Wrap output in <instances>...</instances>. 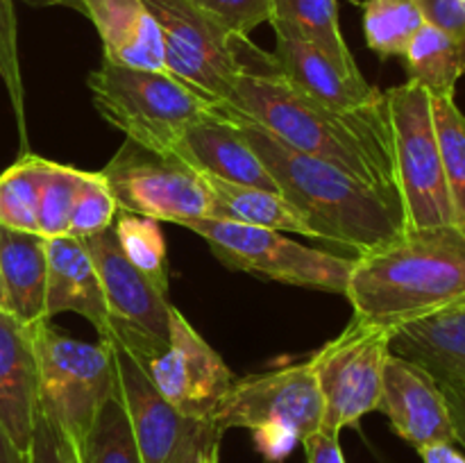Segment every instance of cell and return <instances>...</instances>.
<instances>
[{"label":"cell","mask_w":465,"mask_h":463,"mask_svg":"<svg viewBox=\"0 0 465 463\" xmlns=\"http://www.w3.org/2000/svg\"><path fill=\"white\" fill-rule=\"evenodd\" d=\"M241 68L227 104L289 148L334 163L359 182L400 195L386 94L371 107H327L291 84L250 39L241 41ZM402 200V198H400Z\"/></svg>","instance_id":"cell-1"},{"label":"cell","mask_w":465,"mask_h":463,"mask_svg":"<svg viewBox=\"0 0 465 463\" xmlns=\"http://www.w3.org/2000/svg\"><path fill=\"white\" fill-rule=\"evenodd\" d=\"M223 112L268 168L282 198L312 227L313 239L345 245L359 257L407 230L400 195L384 193L334 163L289 148L230 104H223Z\"/></svg>","instance_id":"cell-2"},{"label":"cell","mask_w":465,"mask_h":463,"mask_svg":"<svg viewBox=\"0 0 465 463\" xmlns=\"http://www.w3.org/2000/svg\"><path fill=\"white\" fill-rule=\"evenodd\" d=\"M345 298L366 325L416 322L465 300V230H404L398 239L354 257Z\"/></svg>","instance_id":"cell-3"},{"label":"cell","mask_w":465,"mask_h":463,"mask_svg":"<svg viewBox=\"0 0 465 463\" xmlns=\"http://www.w3.org/2000/svg\"><path fill=\"white\" fill-rule=\"evenodd\" d=\"M86 82L100 116L154 153L171 154L184 132L221 104L166 71L103 62Z\"/></svg>","instance_id":"cell-4"},{"label":"cell","mask_w":465,"mask_h":463,"mask_svg":"<svg viewBox=\"0 0 465 463\" xmlns=\"http://www.w3.org/2000/svg\"><path fill=\"white\" fill-rule=\"evenodd\" d=\"M212 422L221 431H254L259 452L268 461H282L298 440L302 443L322 425V398L312 361L234 379Z\"/></svg>","instance_id":"cell-5"},{"label":"cell","mask_w":465,"mask_h":463,"mask_svg":"<svg viewBox=\"0 0 465 463\" xmlns=\"http://www.w3.org/2000/svg\"><path fill=\"white\" fill-rule=\"evenodd\" d=\"M30 327L39 366V409L77 449L98 409L121 390L114 348L104 340L73 339L50 320Z\"/></svg>","instance_id":"cell-6"},{"label":"cell","mask_w":465,"mask_h":463,"mask_svg":"<svg viewBox=\"0 0 465 463\" xmlns=\"http://www.w3.org/2000/svg\"><path fill=\"white\" fill-rule=\"evenodd\" d=\"M386 104L407 230L457 225L440 162L431 95L407 80L386 91Z\"/></svg>","instance_id":"cell-7"},{"label":"cell","mask_w":465,"mask_h":463,"mask_svg":"<svg viewBox=\"0 0 465 463\" xmlns=\"http://www.w3.org/2000/svg\"><path fill=\"white\" fill-rule=\"evenodd\" d=\"M182 227L203 236L218 261L232 271L254 272L291 286L330 293H345L348 289L354 259L307 248L286 239L282 232L221 218H198Z\"/></svg>","instance_id":"cell-8"},{"label":"cell","mask_w":465,"mask_h":463,"mask_svg":"<svg viewBox=\"0 0 465 463\" xmlns=\"http://www.w3.org/2000/svg\"><path fill=\"white\" fill-rule=\"evenodd\" d=\"M103 284L109 313V345H118L141 368L166 350L171 340L168 293L159 291L139 268L132 266L118 245L114 230L82 239Z\"/></svg>","instance_id":"cell-9"},{"label":"cell","mask_w":465,"mask_h":463,"mask_svg":"<svg viewBox=\"0 0 465 463\" xmlns=\"http://www.w3.org/2000/svg\"><path fill=\"white\" fill-rule=\"evenodd\" d=\"M100 175L123 212L177 225L213 213L212 195L193 168L136 141L127 139Z\"/></svg>","instance_id":"cell-10"},{"label":"cell","mask_w":465,"mask_h":463,"mask_svg":"<svg viewBox=\"0 0 465 463\" xmlns=\"http://www.w3.org/2000/svg\"><path fill=\"white\" fill-rule=\"evenodd\" d=\"M391 334V330L352 318L343 334L309 359L322 398L321 429L341 434L377 411Z\"/></svg>","instance_id":"cell-11"},{"label":"cell","mask_w":465,"mask_h":463,"mask_svg":"<svg viewBox=\"0 0 465 463\" xmlns=\"http://www.w3.org/2000/svg\"><path fill=\"white\" fill-rule=\"evenodd\" d=\"M163 36L166 73L207 98L227 104L241 68L239 48L245 36L195 7L189 0H143Z\"/></svg>","instance_id":"cell-12"},{"label":"cell","mask_w":465,"mask_h":463,"mask_svg":"<svg viewBox=\"0 0 465 463\" xmlns=\"http://www.w3.org/2000/svg\"><path fill=\"white\" fill-rule=\"evenodd\" d=\"M121 398L143 463H200L218 454L223 431L212 420L177 411L132 354L112 345Z\"/></svg>","instance_id":"cell-13"},{"label":"cell","mask_w":465,"mask_h":463,"mask_svg":"<svg viewBox=\"0 0 465 463\" xmlns=\"http://www.w3.org/2000/svg\"><path fill=\"white\" fill-rule=\"evenodd\" d=\"M154 389L184 416L212 420L234 375L221 354L191 327L177 307L171 309V340L143 366Z\"/></svg>","instance_id":"cell-14"},{"label":"cell","mask_w":465,"mask_h":463,"mask_svg":"<svg viewBox=\"0 0 465 463\" xmlns=\"http://www.w3.org/2000/svg\"><path fill=\"white\" fill-rule=\"evenodd\" d=\"M377 411L384 413L395 434L416 449L457 443V429L440 384L425 368L398 354H389L384 363Z\"/></svg>","instance_id":"cell-15"},{"label":"cell","mask_w":465,"mask_h":463,"mask_svg":"<svg viewBox=\"0 0 465 463\" xmlns=\"http://www.w3.org/2000/svg\"><path fill=\"white\" fill-rule=\"evenodd\" d=\"M171 154L180 157L200 175L280 193L268 168L241 136L239 127L223 112V104L203 121L193 123Z\"/></svg>","instance_id":"cell-16"},{"label":"cell","mask_w":465,"mask_h":463,"mask_svg":"<svg viewBox=\"0 0 465 463\" xmlns=\"http://www.w3.org/2000/svg\"><path fill=\"white\" fill-rule=\"evenodd\" d=\"M39 411V366L32 327L0 309V422L21 452H30Z\"/></svg>","instance_id":"cell-17"},{"label":"cell","mask_w":465,"mask_h":463,"mask_svg":"<svg viewBox=\"0 0 465 463\" xmlns=\"http://www.w3.org/2000/svg\"><path fill=\"white\" fill-rule=\"evenodd\" d=\"M45 252H48V289H45L48 320L62 311H75L95 327L100 340L109 343L112 330H109L103 284L82 239L54 236L45 241Z\"/></svg>","instance_id":"cell-18"},{"label":"cell","mask_w":465,"mask_h":463,"mask_svg":"<svg viewBox=\"0 0 465 463\" xmlns=\"http://www.w3.org/2000/svg\"><path fill=\"white\" fill-rule=\"evenodd\" d=\"M82 14L98 30L104 50L103 62L166 71L162 27L143 0H84Z\"/></svg>","instance_id":"cell-19"},{"label":"cell","mask_w":465,"mask_h":463,"mask_svg":"<svg viewBox=\"0 0 465 463\" xmlns=\"http://www.w3.org/2000/svg\"><path fill=\"white\" fill-rule=\"evenodd\" d=\"M275 66L291 84L316 98L327 107L352 109L371 107L384 98L380 89L371 86L361 73H345L316 45L289 34H277Z\"/></svg>","instance_id":"cell-20"},{"label":"cell","mask_w":465,"mask_h":463,"mask_svg":"<svg viewBox=\"0 0 465 463\" xmlns=\"http://www.w3.org/2000/svg\"><path fill=\"white\" fill-rule=\"evenodd\" d=\"M391 354L425 368L439 384L465 389V300L398 327Z\"/></svg>","instance_id":"cell-21"},{"label":"cell","mask_w":465,"mask_h":463,"mask_svg":"<svg viewBox=\"0 0 465 463\" xmlns=\"http://www.w3.org/2000/svg\"><path fill=\"white\" fill-rule=\"evenodd\" d=\"M45 236L0 227V275L5 286V311L25 325L48 320V252Z\"/></svg>","instance_id":"cell-22"},{"label":"cell","mask_w":465,"mask_h":463,"mask_svg":"<svg viewBox=\"0 0 465 463\" xmlns=\"http://www.w3.org/2000/svg\"><path fill=\"white\" fill-rule=\"evenodd\" d=\"M203 177L204 186H207L209 195H212V218L263 227V230L295 232V234H304L313 239L312 227L282 198V193L257 189V186L234 184V182L218 180V177Z\"/></svg>","instance_id":"cell-23"},{"label":"cell","mask_w":465,"mask_h":463,"mask_svg":"<svg viewBox=\"0 0 465 463\" xmlns=\"http://www.w3.org/2000/svg\"><path fill=\"white\" fill-rule=\"evenodd\" d=\"M271 25L275 34L316 45L341 71L361 73L341 34L339 0H272Z\"/></svg>","instance_id":"cell-24"},{"label":"cell","mask_w":465,"mask_h":463,"mask_svg":"<svg viewBox=\"0 0 465 463\" xmlns=\"http://www.w3.org/2000/svg\"><path fill=\"white\" fill-rule=\"evenodd\" d=\"M409 82L427 91L431 98H454L461 73L457 39L431 23H422L402 54Z\"/></svg>","instance_id":"cell-25"},{"label":"cell","mask_w":465,"mask_h":463,"mask_svg":"<svg viewBox=\"0 0 465 463\" xmlns=\"http://www.w3.org/2000/svg\"><path fill=\"white\" fill-rule=\"evenodd\" d=\"M80 463H143L127 418L121 390L114 393L95 413L84 438L77 445Z\"/></svg>","instance_id":"cell-26"},{"label":"cell","mask_w":465,"mask_h":463,"mask_svg":"<svg viewBox=\"0 0 465 463\" xmlns=\"http://www.w3.org/2000/svg\"><path fill=\"white\" fill-rule=\"evenodd\" d=\"M48 163L27 154L0 172V227L39 234V195Z\"/></svg>","instance_id":"cell-27"},{"label":"cell","mask_w":465,"mask_h":463,"mask_svg":"<svg viewBox=\"0 0 465 463\" xmlns=\"http://www.w3.org/2000/svg\"><path fill=\"white\" fill-rule=\"evenodd\" d=\"M363 34L377 57H402L425 18L413 0H361Z\"/></svg>","instance_id":"cell-28"},{"label":"cell","mask_w":465,"mask_h":463,"mask_svg":"<svg viewBox=\"0 0 465 463\" xmlns=\"http://www.w3.org/2000/svg\"><path fill=\"white\" fill-rule=\"evenodd\" d=\"M112 230L127 261L139 268L159 291L168 293L166 241H163L159 222L118 209Z\"/></svg>","instance_id":"cell-29"},{"label":"cell","mask_w":465,"mask_h":463,"mask_svg":"<svg viewBox=\"0 0 465 463\" xmlns=\"http://www.w3.org/2000/svg\"><path fill=\"white\" fill-rule=\"evenodd\" d=\"M445 184L452 200L454 222L465 230V116L454 98H431Z\"/></svg>","instance_id":"cell-30"},{"label":"cell","mask_w":465,"mask_h":463,"mask_svg":"<svg viewBox=\"0 0 465 463\" xmlns=\"http://www.w3.org/2000/svg\"><path fill=\"white\" fill-rule=\"evenodd\" d=\"M86 171H77L64 163H48L39 195V234L45 239L66 236L71 225V213L80 193Z\"/></svg>","instance_id":"cell-31"},{"label":"cell","mask_w":465,"mask_h":463,"mask_svg":"<svg viewBox=\"0 0 465 463\" xmlns=\"http://www.w3.org/2000/svg\"><path fill=\"white\" fill-rule=\"evenodd\" d=\"M116 213V198L112 195L109 186L104 184L103 175L100 172H86V180L82 182L80 193L75 198L66 236L89 239V236L100 234V232L109 230L114 225Z\"/></svg>","instance_id":"cell-32"},{"label":"cell","mask_w":465,"mask_h":463,"mask_svg":"<svg viewBox=\"0 0 465 463\" xmlns=\"http://www.w3.org/2000/svg\"><path fill=\"white\" fill-rule=\"evenodd\" d=\"M189 3L245 39H250V32L263 23H271L272 18V0H189Z\"/></svg>","instance_id":"cell-33"},{"label":"cell","mask_w":465,"mask_h":463,"mask_svg":"<svg viewBox=\"0 0 465 463\" xmlns=\"http://www.w3.org/2000/svg\"><path fill=\"white\" fill-rule=\"evenodd\" d=\"M27 457H30V463H80L73 440L41 409L35 418Z\"/></svg>","instance_id":"cell-34"},{"label":"cell","mask_w":465,"mask_h":463,"mask_svg":"<svg viewBox=\"0 0 465 463\" xmlns=\"http://www.w3.org/2000/svg\"><path fill=\"white\" fill-rule=\"evenodd\" d=\"M425 23L461 39L465 34V0H413Z\"/></svg>","instance_id":"cell-35"},{"label":"cell","mask_w":465,"mask_h":463,"mask_svg":"<svg viewBox=\"0 0 465 463\" xmlns=\"http://www.w3.org/2000/svg\"><path fill=\"white\" fill-rule=\"evenodd\" d=\"M304 452H307L309 463H345L343 449H341L339 434L318 429L302 438Z\"/></svg>","instance_id":"cell-36"},{"label":"cell","mask_w":465,"mask_h":463,"mask_svg":"<svg viewBox=\"0 0 465 463\" xmlns=\"http://www.w3.org/2000/svg\"><path fill=\"white\" fill-rule=\"evenodd\" d=\"M440 389H443L445 399H448L450 416H452L454 429H457V443H461L465 448V389L448 384H440Z\"/></svg>","instance_id":"cell-37"},{"label":"cell","mask_w":465,"mask_h":463,"mask_svg":"<svg viewBox=\"0 0 465 463\" xmlns=\"http://www.w3.org/2000/svg\"><path fill=\"white\" fill-rule=\"evenodd\" d=\"M422 463H465V457L454 448V443H434L418 449Z\"/></svg>","instance_id":"cell-38"},{"label":"cell","mask_w":465,"mask_h":463,"mask_svg":"<svg viewBox=\"0 0 465 463\" xmlns=\"http://www.w3.org/2000/svg\"><path fill=\"white\" fill-rule=\"evenodd\" d=\"M0 463H30V457L14 445L7 429L0 422Z\"/></svg>","instance_id":"cell-39"},{"label":"cell","mask_w":465,"mask_h":463,"mask_svg":"<svg viewBox=\"0 0 465 463\" xmlns=\"http://www.w3.org/2000/svg\"><path fill=\"white\" fill-rule=\"evenodd\" d=\"M25 3H30V5H64V7H71V9H77V12H82V3H84V0H25Z\"/></svg>","instance_id":"cell-40"},{"label":"cell","mask_w":465,"mask_h":463,"mask_svg":"<svg viewBox=\"0 0 465 463\" xmlns=\"http://www.w3.org/2000/svg\"><path fill=\"white\" fill-rule=\"evenodd\" d=\"M459 45V64H461V73H465V34L457 41Z\"/></svg>","instance_id":"cell-41"},{"label":"cell","mask_w":465,"mask_h":463,"mask_svg":"<svg viewBox=\"0 0 465 463\" xmlns=\"http://www.w3.org/2000/svg\"><path fill=\"white\" fill-rule=\"evenodd\" d=\"M0 309H5V286H3V275H0Z\"/></svg>","instance_id":"cell-42"},{"label":"cell","mask_w":465,"mask_h":463,"mask_svg":"<svg viewBox=\"0 0 465 463\" xmlns=\"http://www.w3.org/2000/svg\"><path fill=\"white\" fill-rule=\"evenodd\" d=\"M200 463H218V454H213V457L204 458V461H200Z\"/></svg>","instance_id":"cell-43"}]
</instances>
